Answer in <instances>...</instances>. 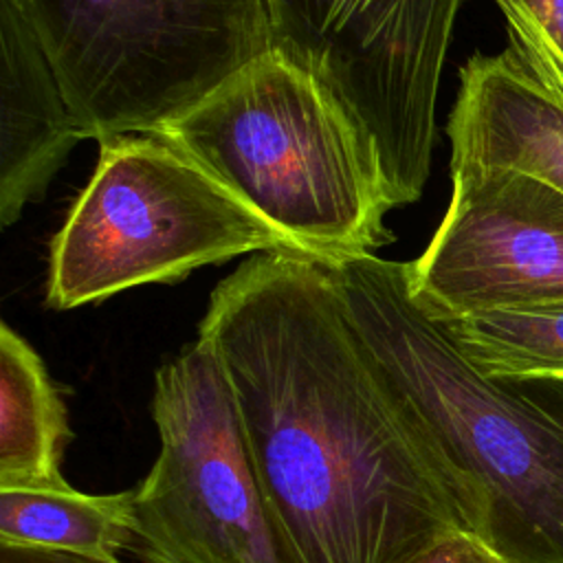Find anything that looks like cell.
I'll list each match as a JSON object with an SVG mask.
<instances>
[{"label":"cell","mask_w":563,"mask_h":563,"mask_svg":"<svg viewBox=\"0 0 563 563\" xmlns=\"http://www.w3.org/2000/svg\"><path fill=\"white\" fill-rule=\"evenodd\" d=\"M198 339L227 376L284 563H407L473 532L325 264L251 255L211 292Z\"/></svg>","instance_id":"6da1fadb"},{"label":"cell","mask_w":563,"mask_h":563,"mask_svg":"<svg viewBox=\"0 0 563 563\" xmlns=\"http://www.w3.org/2000/svg\"><path fill=\"white\" fill-rule=\"evenodd\" d=\"M350 319L504 563H563V378L477 369L409 292L407 262L325 264Z\"/></svg>","instance_id":"7a4b0ae2"},{"label":"cell","mask_w":563,"mask_h":563,"mask_svg":"<svg viewBox=\"0 0 563 563\" xmlns=\"http://www.w3.org/2000/svg\"><path fill=\"white\" fill-rule=\"evenodd\" d=\"M321 264L391 240L380 163L336 101L275 51L253 59L161 132Z\"/></svg>","instance_id":"3957f363"},{"label":"cell","mask_w":563,"mask_h":563,"mask_svg":"<svg viewBox=\"0 0 563 563\" xmlns=\"http://www.w3.org/2000/svg\"><path fill=\"white\" fill-rule=\"evenodd\" d=\"M86 139L158 134L273 48L268 0H13Z\"/></svg>","instance_id":"277c9868"},{"label":"cell","mask_w":563,"mask_h":563,"mask_svg":"<svg viewBox=\"0 0 563 563\" xmlns=\"http://www.w3.org/2000/svg\"><path fill=\"white\" fill-rule=\"evenodd\" d=\"M99 145L95 174L51 244V308H77L141 284H172L235 255L295 253L165 136L121 134Z\"/></svg>","instance_id":"5b68a950"},{"label":"cell","mask_w":563,"mask_h":563,"mask_svg":"<svg viewBox=\"0 0 563 563\" xmlns=\"http://www.w3.org/2000/svg\"><path fill=\"white\" fill-rule=\"evenodd\" d=\"M158 453L134 488V550L147 563H284L249 464L233 396L200 339L154 374Z\"/></svg>","instance_id":"8992f818"},{"label":"cell","mask_w":563,"mask_h":563,"mask_svg":"<svg viewBox=\"0 0 563 563\" xmlns=\"http://www.w3.org/2000/svg\"><path fill=\"white\" fill-rule=\"evenodd\" d=\"M449 209L409 292L435 321L563 301V191L517 169L451 172Z\"/></svg>","instance_id":"52a82bcc"},{"label":"cell","mask_w":563,"mask_h":563,"mask_svg":"<svg viewBox=\"0 0 563 563\" xmlns=\"http://www.w3.org/2000/svg\"><path fill=\"white\" fill-rule=\"evenodd\" d=\"M451 172L517 169L563 191V97L506 48L460 68L451 110Z\"/></svg>","instance_id":"ba28073f"},{"label":"cell","mask_w":563,"mask_h":563,"mask_svg":"<svg viewBox=\"0 0 563 563\" xmlns=\"http://www.w3.org/2000/svg\"><path fill=\"white\" fill-rule=\"evenodd\" d=\"M0 220L9 227L44 194L86 132L13 0H0Z\"/></svg>","instance_id":"9c48e42d"},{"label":"cell","mask_w":563,"mask_h":563,"mask_svg":"<svg viewBox=\"0 0 563 563\" xmlns=\"http://www.w3.org/2000/svg\"><path fill=\"white\" fill-rule=\"evenodd\" d=\"M66 405L40 354L0 325V488L68 484L62 475L70 442Z\"/></svg>","instance_id":"30bf717a"},{"label":"cell","mask_w":563,"mask_h":563,"mask_svg":"<svg viewBox=\"0 0 563 563\" xmlns=\"http://www.w3.org/2000/svg\"><path fill=\"white\" fill-rule=\"evenodd\" d=\"M134 543V490L81 493L70 484L0 488V545L40 548L103 563Z\"/></svg>","instance_id":"8fae6325"},{"label":"cell","mask_w":563,"mask_h":563,"mask_svg":"<svg viewBox=\"0 0 563 563\" xmlns=\"http://www.w3.org/2000/svg\"><path fill=\"white\" fill-rule=\"evenodd\" d=\"M464 356L497 378H563V301L440 321Z\"/></svg>","instance_id":"7c38bea8"},{"label":"cell","mask_w":563,"mask_h":563,"mask_svg":"<svg viewBox=\"0 0 563 563\" xmlns=\"http://www.w3.org/2000/svg\"><path fill=\"white\" fill-rule=\"evenodd\" d=\"M508 24L510 51L563 97V0H495Z\"/></svg>","instance_id":"4fadbf2b"},{"label":"cell","mask_w":563,"mask_h":563,"mask_svg":"<svg viewBox=\"0 0 563 563\" xmlns=\"http://www.w3.org/2000/svg\"><path fill=\"white\" fill-rule=\"evenodd\" d=\"M407 563H504V559L477 534L455 530L409 559Z\"/></svg>","instance_id":"5bb4252c"},{"label":"cell","mask_w":563,"mask_h":563,"mask_svg":"<svg viewBox=\"0 0 563 563\" xmlns=\"http://www.w3.org/2000/svg\"><path fill=\"white\" fill-rule=\"evenodd\" d=\"M0 563H103V561L53 552V550H40V548L0 545ZM143 563H147V561H143Z\"/></svg>","instance_id":"9a60e30c"}]
</instances>
